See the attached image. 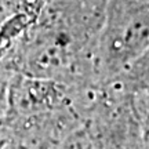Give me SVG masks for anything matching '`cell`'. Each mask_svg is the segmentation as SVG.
I'll return each instance as SVG.
<instances>
[{"instance_id":"6da1fadb","label":"cell","mask_w":149,"mask_h":149,"mask_svg":"<svg viewBox=\"0 0 149 149\" xmlns=\"http://www.w3.org/2000/svg\"><path fill=\"white\" fill-rule=\"evenodd\" d=\"M107 0H48L3 64L10 74L55 80L88 100L101 87L94 53Z\"/></svg>"},{"instance_id":"8992f818","label":"cell","mask_w":149,"mask_h":149,"mask_svg":"<svg viewBox=\"0 0 149 149\" xmlns=\"http://www.w3.org/2000/svg\"><path fill=\"white\" fill-rule=\"evenodd\" d=\"M137 104H138L139 115L142 120L145 145H146V149H149V90L137 93Z\"/></svg>"},{"instance_id":"277c9868","label":"cell","mask_w":149,"mask_h":149,"mask_svg":"<svg viewBox=\"0 0 149 149\" xmlns=\"http://www.w3.org/2000/svg\"><path fill=\"white\" fill-rule=\"evenodd\" d=\"M112 80L133 93L149 90V48Z\"/></svg>"},{"instance_id":"52a82bcc","label":"cell","mask_w":149,"mask_h":149,"mask_svg":"<svg viewBox=\"0 0 149 149\" xmlns=\"http://www.w3.org/2000/svg\"><path fill=\"white\" fill-rule=\"evenodd\" d=\"M141 1H149V0H141Z\"/></svg>"},{"instance_id":"ba28073f","label":"cell","mask_w":149,"mask_h":149,"mask_svg":"<svg viewBox=\"0 0 149 149\" xmlns=\"http://www.w3.org/2000/svg\"><path fill=\"white\" fill-rule=\"evenodd\" d=\"M0 149H4V148H3V146H0Z\"/></svg>"},{"instance_id":"7a4b0ae2","label":"cell","mask_w":149,"mask_h":149,"mask_svg":"<svg viewBox=\"0 0 149 149\" xmlns=\"http://www.w3.org/2000/svg\"><path fill=\"white\" fill-rule=\"evenodd\" d=\"M149 48V1L107 0L94 53L100 86L115 79Z\"/></svg>"},{"instance_id":"5b68a950","label":"cell","mask_w":149,"mask_h":149,"mask_svg":"<svg viewBox=\"0 0 149 149\" xmlns=\"http://www.w3.org/2000/svg\"><path fill=\"white\" fill-rule=\"evenodd\" d=\"M53 149H95L91 142L88 134L86 131L84 126L74 128L72 133H69L59 144H57Z\"/></svg>"},{"instance_id":"3957f363","label":"cell","mask_w":149,"mask_h":149,"mask_svg":"<svg viewBox=\"0 0 149 149\" xmlns=\"http://www.w3.org/2000/svg\"><path fill=\"white\" fill-rule=\"evenodd\" d=\"M81 117L95 149H146L137 94L113 80L97 88Z\"/></svg>"}]
</instances>
